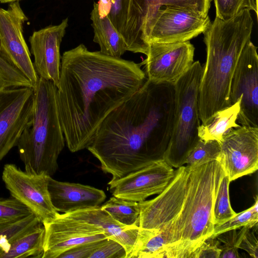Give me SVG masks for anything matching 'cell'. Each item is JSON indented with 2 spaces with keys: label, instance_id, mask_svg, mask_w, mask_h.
<instances>
[{
  "label": "cell",
  "instance_id": "e0dca14e",
  "mask_svg": "<svg viewBox=\"0 0 258 258\" xmlns=\"http://www.w3.org/2000/svg\"><path fill=\"white\" fill-rule=\"evenodd\" d=\"M175 170L164 160L156 161L108 183L113 197L141 202L161 193L174 176Z\"/></svg>",
  "mask_w": 258,
  "mask_h": 258
},
{
  "label": "cell",
  "instance_id": "4fadbf2b",
  "mask_svg": "<svg viewBox=\"0 0 258 258\" xmlns=\"http://www.w3.org/2000/svg\"><path fill=\"white\" fill-rule=\"evenodd\" d=\"M195 47L189 41L148 44L145 65L147 79L155 83L174 84L194 63Z\"/></svg>",
  "mask_w": 258,
  "mask_h": 258
},
{
  "label": "cell",
  "instance_id": "484cf974",
  "mask_svg": "<svg viewBox=\"0 0 258 258\" xmlns=\"http://www.w3.org/2000/svg\"><path fill=\"white\" fill-rule=\"evenodd\" d=\"M100 208L121 224L126 226L137 224L140 214L139 202L113 197L102 205Z\"/></svg>",
  "mask_w": 258,
  "mask_h": 258
},
{
  "label": "cell",
  "instance_id": "7c38bea8",
  "mask_svg": "<svg viewBox=\"0 0 258 258\" xmlns=\"http://www.w3.org/2000/svg\"><path fill=\"white\" fill-rule=\"evenodd\" d=\"M31 87L0 88V161L17 146L34 109Z\"/></svg>",
  "mask_w": 258,
  "mask_h": 258
},
{
  "label": "cell",
  "instance_id": "7402d4cb",
  "mask_svg": "<svg viewBox=\"0 0 258 258\" xmlns=\"http://www.w3.org/2000/svg\"><path fill=\"white\" fill-rule=\"evenodd\" d=\"M172 234V228L161 231L139 228L128 258H162L165 247L171 241Z\"/></svg>",
  "mask_w": 258,
  "mask_h": 258
},
{
  "label": "cell",
  "instance_id": "44dd1931",
  "mask_svg": "<svg viewBox=\"0 0 258 258\" xmlns=\"http://www.w3.org/2000/svg\"><path fill=\"white\" fill-rule=\"evenodd\" d=\"M109 10L107 0H98V3H94L90 14L93 41L99 44L102 53L119 58L126 51V44L109 17Z\"/></svg>",
  "mask_w": 258,
  "mask_h": 258
},
{
  "label": "cell",
  "instance_id": "ffe728a7",
  "mask_svg": "<svg viewBox=\"0 0 258 258\" xmlns=\"http://www.w3.org/2000/svg\"><path fill=\"white\" fill-rule=\"evenodd\" d=\"M64 214V213H63ZM66 215L93 224L103 231L108 237L124 248L128 258L136 240L139 227L137 224L126 226L113 219L100 206L65 213Z\"/></svg>",
  "mask_w": 258,
  "mask_h": 258
},
{
  "label": "cell",
  "instance_id": "8d00e7d4",
  "mask_svg": "<svg viewBox=\"0 0 258 258\" xmlns=\"http://www.w3.org/2000/svg\"><path fill=\"white\" fill-rule=\"evenodd\" d=\"M106 239L80 245L64 252L58 258H89V256L104 242Z\"/></svg>",
  "mask_w": 258,
  "mask_h": 258
},
{
  "label": "cell",
  "instance_id": "8fae6325",
  "mask_svg": "<svg viewBox=\"0 0 258 258\" xmlns=\"http://www.w3.org/2000/svg\"><path fill=\"white\" fill-rule=\"evenodd\" d=\"M27 20L19 1L11 3L7 9L0 8V54L30 80L34 89L39 77L23 34V25Z\"/></svg>",
  "mask_w": 258,
  "mask_h": 258
},
{
  "label": "cell",
  "instance_id": "603a6c76",
  "mask_svg": "<svg viewBox=\"0 0 258 258\" xmlns=\"http://www.w3.org/2000/svg\"><path fill=\"white\" fill-rule=\"evenodd\" d=\"M241 97L235 103L216 112L205 124L198 128L199 137L204 140H216L221 142L229 130L240 125L236 120L240 110Z\"/></svg>",
  "mask_w": 258,
  "mask_h": 258
},
{
  "label": "cell",
  "instance_id": "d6a6232c",
  "mask_svg": "<svg viewBox=\"0 0 258 258\" xmlns=\"http://www.w3.org/2000/svg\"><path fill=\"white\" fill-rule=\"evenodd\" d=\"M109 17L124 39L130 0H108Z\"/></svg>",
  "mask_w": 258,
  "mask_h": 258
},
{
  "label": "cell",
  "instance_id": "2e32d148",
  "mask_svg": "<svg viewBox=\"0 0 258 258\" xmlns=\"http://www.w3.org/2000/svg\"><path fill=\"white\" fill-rule=\"evenodd\" d=\"M45 228L44 251L42 258H58L64 252L90 242L108 238L93 224L59 214Z\"/></svg>",
  "mask_w": 258,
  "mask_h": 258
},
{
  "label": "cell",
  "instance_id": "83f0119b",
  "mask_svg": "<svg viewBox=\"0 0 258 258\" xmlns=\"http://www.w3.org/2000/svg\"><path fill=\"white\" fill-rule=\"evenodd\" d=\"M258 198H255V202L250 208L240 212L228 221L214 226V232L211 237H215L224 232L237 229L243 227L251 228L257 226Z\"/></svg>",
  "mask_w": 258,
  "mask_h": 258
},
{
  "label": "cell",
  "instance_id": "30bf717a",
  "mask_svg": "<svg viewBox=\"0 0 258 258\" xmlns=\"http://www.w3.org/2000/svg\"><path fill=\"white\" fill-rule=\"evenodd\" d=\"M257 48L251 40L244 46L233 74L229 94L231 105L241 97L236 122L253 127H258Z\"/></svg>",
  "mask_w": 258,
  "mask_h": 258
},
{
  "label": "cell",
  "instance_id": "f35d334b",
  "mask_svg": "<svg viewBox=\"0 0 258 258\" xmlns=\"http://www.w3.org/2000/svg\"><path fill=\"white\" fill-rule=\"evenodd\" d=\"M257 0H248V10L253 11L256 17L258 15Z\"/></svg>",
  "mask_w": 258,
  "mask_h": 258
},
{
  "label": "cell",
  "instance_id": "74e56055",
  "mask_svg": "<svg viewBox=\"0 0 258 258\" xmlns=\"http://www.w3.org/2000/svg\"><path fill=\"white\" fill-rule=\"evenodd\" d=\"M247 229L243 234L238 248L245 250L253 258H258V241L254 231Z\"/></svg>",
  "mask_w": 258,
  "mask_h": 258
},
{
  "label": "cell",
  "instance_id": "8992f818",
  "mask_svg": "<svg viewBox=\"0 0 258 258\" xmlns=\"http://www.w3.org/2000/svg\"><path fill=\"white\" fill-rule=\"evenodd\" d=\"M203 71L200 61H194L189 70L174 84V108L172 130L163 160L171 167L179 168L200 140L198 95Z\"/></svg>",
  "mask_w": 258,
  "mask_h": 258
},
{
  "label": "cell",
  "instance_id": "1f68e13d",
  "mask_svg": "<svg viewBox=\"0 0 258 258\" xmlns=\"http://www.w3.org/2000/svg\"><path fill=\"white\" fill-rule=\"evenodd\" d=\"M32 87L30 80L9 64L0 54V88Z\"/></svg>",
  "mask_w": 258,
  "mask_h": 258
},
{
  "label": "cell",
  "instance_id": "7a4b0ae2",
  "mask_svg": "<svg viewBox=\"0 0 258 258\" xmlns=\"http://www.w3.org/2000/svg\"><path fill=\"white\" fill-rule=\"evenodd\" d=\"M173 84L147 79L100 125L87 149L111 179L163 160L173 126Z\"/></svg>",
  "mask_w": 258,
  "mask_h": 258
},
{
  "label": "cell",
  "instance_id": "4316f807",
  "mask_svg": "<svg viewBox=\"0 0 258 258\" xmlns=\"http://www.w3.org/2000/svg\"><path fill=\"white\" fill-rule=\"evenodd\" d=\"M230 182L228 176L225 172L214 203L213 214L215 225L223 223L237 214L230 204L229 195Z\"/></svg>",
  "mask_w": 258,
  "mask_h": 258
},
{
  "label": "cell",
  "instance_id": "5bb4252c",
  "mask_svg": "<svg viewBox=\"0 0 258 258\" xmlns=\"http://www.w3.org/2000/svg\"><path fill=\"white\" fill-rule=\"evenodd\" d=\"M220 162L230 181L258 169V127L241 126L226 133L220 143Z\"/></svg>",
  "mask_w": 258,
  "mask_h": 258
},
{
  "label": "cell",
  "instance_id": "277c9868",
  "mask_svg": "<svg viewBox=\"0 0 258 258\" xmlns=\"http://www.w3.org/2000/svg\"><path fill=\"white\" fill-rule=\"evenodd\" d=\"M189 166L183 206L172 224L171 240L162 258H189L214 232V203L224 169L222 163L216 160Z\"/></svg>",
  "mask_w": 258,
  "mask_h": 258
},
{
  "label": "cell",
  "instance_id": "d4e9b609",
  "mask_svg": "<svg viewBox=\"0 0 258 258\" xmlns=\"http://www.w3.org/2000/svg\"><path fill=\"white\" fill-rule=\"evenodd\" d=\"M41 223L33 213L23 218L0 223V257L8 251L16 238Z\"/></svg>",
  "mask_w": 258,
  "mask_h": 258
},
{
  "label": "cell",
  "instance_id": "3957f363",
  "mask_svg": "<svg viewBox=\"0 0 258 258\" xmlns=\"http://www.w3.org/2000/svg\"><path fill=\"white\" fill-rule=\"evenodd\" d=\"M253 21L243 9L233 17H215L203 33L206 61L203 67L198 95L199 118L206 123L217 111L230 106L233 74L244 46L250 40Z\"/></svg>",
  "mask_w": 258,
  "mask_h": 258
},
{
  "label": "cell",
  "instance_id": "cb8c5ba5",
  "mask_svg": "<svg viewBox=\"0 0 258 258\" xmlns=\"http://www.w3.org/2000/svg\"><path fill=\"white\" fill-rule=\"evenodd\" d=\"M44 239L45 228L41 223L16 238L0 258H42Z\"/></svg>",
  "mask_w": 258,
  "mask_h": 258
},
{
  "label": "cell",
  "instance_id": "f546056e",
  "mask_svg": "<svg viewBox=\"0 0 258 258\" xmlns=\"http://www.w3.org/2000/svg\"><path fill=\"white\" fill-rule=\"evenodd\" d=\"M249 227H243L237 232L236 229L229 230L217 236L216 238L223 243L221 245V252L219 258H239L238 249L240 240Z\"/></svg>",
  "mask_w": 258,
  "mask_h": 258
},
{
  "label": "cell",
  "instance_id": "5b68a950",
  "mask_svg": "<svg viewBox=\"0 0 258 258\" xmlns=\"http://www.w3.org/2000/svg\"><path fill=\"white\" fill-rule=\"evenodd\" d=\"M57 87L39 78L34 90L32 118L17 144L25 171L52 176L58 169L57 159L64 147V137L57 103Z\"/></svg>",
  "mask_w": 258,
  "mask_h": 258
},
{
  "label": "cell",
  "instance_id": "6da1fadb",
  "mask_svg": "<svg viewBox=\"0 0 258 258\" xmlns=\"http://www.w3.org/2000/svg\"><path fill=\"white\" fill-rule=\"evenodd\" d=\"M61 58L57 107L68 148L74 153L87 149L104 118L147 77L142 62L91 51L83 44Z\"/></svg>",
  "mask_w": 258,
  "mask_h": 258
},
{
  "label": "cell",
  "instance_id": "836d02e7",
  "mask_svg": "<svg viewBox=\"0 0 258 258\" xmlns=\"http://www.w3.org/2000/svg\"><path fill=\"white\" fill-rule=\"evenodd\" d=\"M216 17L225 20L235 16L243 9H248V0H213Z\"/></svg>",
  "mask_w": 258,
  "mask_h": 258
},
{
  "label": "cell",
  "instance_id": "ab89813d",
  "mask_svg": "<svg viewBox=\"0 0 258 258\" xmlns=\"http://www.w3.org/2000/svg\"><path fill=\"white\" fill-rule=\"evenodd\" d=\"M20 0H0V2L1 3H11L12 2H16V1H20Z\"/></svg>",
  "mask_w": 258,
  "mask_h": 258
},
{
  "label": "cell",
  "instance_id": "ac0fdd59",
  "mask_svg": "<svg viewBox=\"0 0 258 258\" xmlns=\"http://www.w3.org/2000/svg\"><path fill=\"white\" fill-rule=\"evenodd\" d=\"M68 18L60 23L34 31L30 37V52L34 68L39 77L59 86L61 56L60 46L68 26Z\"/></svg>",
  "mask_w": 258,
  "mask_h": 258
},
{
  "label": "cell",
  "instance_id": "d6986e66",
  "mask_svg": "<svg viewBox=\"0 0 258 258\" xmlns=\"http://www.w3.org/2000/svg\"><path fill=\"white\" fill-rule=\"evenodd\" d=\"M48 190L52 204L64 214L99 207L105 200L104 191L78 183L60 181L48 177Z\"/></svg>",
  "mask_w": 258,
  "mask_h": 258
},
{
  "label": "cell",
  "instance_id": "9a60e30c",
  "mask_svg": "<svg viewBox=\"0 0 258 258\" xmlns=\"http://www.w3.org/2000/svg\"><path fill=\"white\" fill-rule=\"evenodd\" d=\"M212 0H130L124 40L126 51L146 54L148 45L144 39L145 27L162 7H171L195 11L208 15Z\"/></svg>",
  "mask_w": 258,
  "mask_h": 258
},
{
  "label": "cell",
  "instance_id": "f1b7e54d",
  "mask_svg": "<svg viewBox=\"0 0 258 258\" xmlns=\"http://www.w3.org/2000/svg\"><path fill=\"white\" fill-rule=\"evenodd\" d=\"M220 143L216 140L204 141L201 139L188 154L186 160V165L190 166L208 161H220Z\"/></svg>",
  "mask_w": 258,
  "mask_h": 258
},
{
  "label": "cell",
  "instance_id": "ba28073f",
  "mask_svg": "<svg viewBox=\"0 0 258 258\" xmlns=\"http://www.w3.org/2000/svg\"><path fill=\"white\" fill-rule=\"evenodd\" d=\"M190 167L181 166L165 188L154 199L139 202L140 228L163 231L170 228L178 217L186 196Z\"/></svg>",
  "mask_w": 258,
  "mask_h": 258
},
{
  "label": "cell",
  "instance_id": "4dcf8cb0",
  "mask_svg": "<svg viewBox=\"0 0 258 258\" xmlns=\"http://www.w3.org/2000/svg\"><path fill=\"white\" fill-rule=\"evenodd\" d=\"M32 212L15 198L0 197V223L27 217Z\"/></svg>",
  "mask_w": 258,
  "mask_h": 258
},
{
  "label": "cell",
  "instance_id": "d590c367",
  "mask_svg": "<svg viewBox=\"0 0 258 258\" xmlns=\"http://www.w3.org/2000/svg\"><path fill=\"white\" fill-rule=\"evenodd\" d=\"M221 252L220 242L216 237H210L192 252L189 258H219Z\"/></svg>",
  "mask_w": 258,
  "mask_h": 258
},
{
  "label": "cell",
  "instance_id": "9c48e42d",
  "mask_svg": "<svg viewBox=\"0 0 258 258\" xmlns=\"http://www.w3.org/2000/svg\"><path fill=\"white\" fill-rule=\"evenodd\" d=\"M49 176L28 173L11 163L5 164L2 172L3 181L11 197L27 207L43 224L52 221L59 214L51 201Z\"/></svg>",
  "mask_w": 258,
  "mask_h": 258
},
{
  "label": "cell",
  "instance_id": "e575fe53",
  "mask_svg": "<svg viewBox=\"0 0 258 258\" xmlns=\"http://www.w3.org/2000/svg\"><path fill=\"white\" fill-rule=\"evenodd\" d=\"M126 253L123 246L112 239L107 238L89 258H126Z\"/></svg>",
  "mask_w": 258,
  "mask_h": 258
},
{
  "label": "cell",
  "instance_id": "52a82bcc",
  "mask_svg": "<svg viewBox=\"0 0 258 258\" xmlns=\"http://www.w3.org/2000/svg\"><path fill=\"white\" fill-rule=\"evenodd\" d=\"M211 21L192 10L162 7L148 20L145 27V43H172L189 41L203 33Z\"/></svg>",
  "mask_w": 258,
  "mask_h": 258
}]
</instances>
